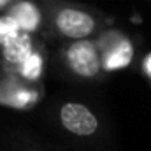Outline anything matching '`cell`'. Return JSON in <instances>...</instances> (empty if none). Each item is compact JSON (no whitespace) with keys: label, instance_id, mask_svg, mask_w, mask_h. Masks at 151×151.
I'll return each instance as SVG.
<instances>
[{"label":"cell","instance_id":"10","mask_svg":"<svg viewBox=\"0 0 151 151\" xmlns=\"http://www.w3.org/2000/svg\"><path fill=\"white\" fill-rule=\"evenodd\" d=\"M142 72L148 76V77H151V53L146 55V58L142 60Z\"/></svg>","mask_w":151,"mask_h":151},{"label":"cell","instance_id":"12","mask_svg":"<svg viewBox=\"0 0 151 151\" xmlns=\"http://www.w3.org/2000/svg\"><path fill=\"white\" fill-rule=\"evenodd\" d=\"M25 151H37V150H25Z\"/></svg>","mask_w":151,"mask_h":151},{"label":"cell","instance_id":"13","mask_svg":"<svg viewBox=\"0 0 151 151\" xmlns=\"http://www.w3.org/2000/svg\"><path fill=\"white\" fill-rule=\"evenodd\" d=\"M150 83H151V77H150Z\"/></svg>","mask_w":151,"mask_h":151},{"label":"cell","instance_id":"8","mask_svg":"<svg viewBox=\"0 0 151 151\" xmlns=\"http://www.w3.org/2000/svg\"><path fill=\"white\" fill-rule=\"evenodd\" d=\"M14 74H18L21 79H25L28 83H40L42 74H44V55H42V51L37 49Z\"/></svg>","mask_w":151,"mask_h":151},{"label":"cell","instance_id":"6","mask_svg":"<svg viewBox=\"0 0 151 151\" xmlns=\"http://www.w3.org/2000/svg\"><path fill=\"white\" fill-rule=\"evenodd\" d=\"M39 49L37 40L32 34H25L21 32L19 35L5 42L2 46V56H0V65H2V72H16L35 51Z\"/></svg>","mask_w":151,"mask_h":151},{"label":"cell","instance_id":"3","mask_svg":"<svg viewBox=\"0 0 151 151\" xmlns=\"http://www.w3.org/2000/svg\"><path fill=\"white\" fill-rule=\"evenodd\" d=\"M97 47L100 51L104 72L121 70L132 63L134 58V44L121 30L104 28L97 37Z\"/></svg>","mask_w":151,"mask_h":151},{"label":"cell","instance_id":"4","mask_svg":"<svg viewBox=\"0 0 151 151\" xmlns=\"http://www.w3.org/2000/svg\"><path fill=\"white\" fill-rule=\"evenodd\" d=\"M58 123L60 127L79 139L95 137L100 132V119L88 106L81 102H63L58 107Z\"/></svg>","mask_w":151,"mask_h":151},{"label":"cell","instance_id":"7","mask_svg":"<svg viewBox=\"0 0 151 151\" xmlns=\"http://www.w3.org/2000/svg\"><path fill=\"white\" fill-rule=\"evenodd\" d=\"M5 14H9L16 21L19 30L25 34L34 35V34L42 32L44 12H42V5L39 0L37 2L35 0H18L5 11Z\"/></svg>","mask_w":151,"mask_h":151},{"label":"cell","instance_id":"9","mask_svg":"<svg viewBox=\"0 0 151 151\" xmlns=\"http://www.w3.org/2000/svg\"><path fill=\"white\" fill-rule=\"evenodd\" d=\"M21 30L16 25V21L9 16V14H0V46H4L5 42L12 40L16 35H19Z\"/></svg>","mask_w":151,"mask_h":151},{"label":"cell","instance_id":"14","mask_svg":"<svg viewBox=\"0 0 151 151\" xmlns=\"http://www.w3.org/2000/svg\"><path fill=\"white\" fill-rule=\"evenodd\" d=\"M150 2H151V0H150Z\"/></svg>","mask_w":151,"mask_h":151},{"label":"cell","instance_id":"1","mask_svg":"<svg viewBox=\"0 0 151 151\" xmlns=\"http://www.w3.org/2000/svg\"><path fill=\"white\" fill-rule=\"evenodd\" d=\"M44 12L42 34L47 39L83 40L97 37L106 28V18L86 5L70 0H39Z\"/></svg>","mask_w":151,"mask_h":151},{"label":"cell","instance_id":"5","mask_svg":"<svg viewBox=\"0 0 151 151\" xmlns=\"http://www.w3.org/2000/svg\"><path fill=\"white\" fill-rule=\"evenodd\" d=\"M39 83H28L12 72H0V104L14 109H30L40 100Z\"/></svg>","mask_w":151,"mask_h":151},{"label":"cell","instance_id":"2","mask_svg":"<svg viewBox=\"0 0 151 151\" xmlns=\"http://www.w3.org/2000/svg\"><path fill=\"white\" fill-rule=\"evenodd\" d=\"M62 60L70 74L84 81L99 79L104 72L100 51L95 39L72 40L65 44L62 49Z\"/></svg>","mask_w":151,"mask_h":151},{"label":"cell","instance_id":"11","mask_svg":"<svg viewBox=\"0 0 151 151\" xmlns=\"http://www.w3.org/2000/svg\"><path fill=\"white\" fill-rule=\"evenodd\" d=\"M18 0H0V12H5L12 4H16Z\"/></svg>","mask_w":151,"mask_h":151}]
</instances>
